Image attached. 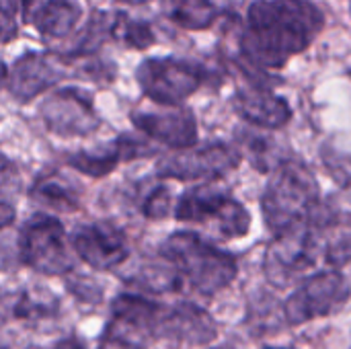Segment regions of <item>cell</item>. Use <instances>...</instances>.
Segmentation results:
<instances>
[{"instance_id":"30bf717a","label":"cell","mask_w":351,"mask_h":349,"mask_svg":"<svg viewBox=\"0 0 351 349\" xmlns=\"http://www.w3.org/2000/svg\"><path fill=\"white\" fill-rule=\"evenodd\" d=\"M241 163L243 154L239 148L226 142H208L165 156L156 167V175L177 181H216L237 171Z\"/></svg>"},{"instance_id":"8992f818","label":"cell","mask_w":351,"mask_h":349,"mask_svg":"<svg viewBox=\"0 0 351 349\" xmlns=\"http://www.w3.org/2000/svg\"><path fill=\"white\" fill-rule=\"evenodd\" d=\"M136 80L150 101L167 107H179L210 80V72L193 60L148 58L140 62Z\"/></svg>"},{"instance_id":"6da1fadb","label":"cell","mask_w":351,"mask_h":349,"mask_svg":"<svg viewBox=\"0 0 351 349\" xmlns=\"http://www.w3.org/2000/svg\"><path fill=\"white\" fill-rule=\"evenodd\" d=\"M325 27L323 10L311 0H255L241 35V70L249 78L284 68L306 51Z\"/></svg>"},{"instance_id":"2e32d148","label":"cell","mask_w":351,"mask_h":349,"mask_svg":"<svg viewBox=\"0 0 351 349\" xmlns=\"http://www.w3.org/2000/svg\"><path fill=\"white\" fill-rule=\"evenodd\" d=\"M218 335L216 321L199 306L191 302H179L165 306L156 339L187 344V346H206Z\"/></svg>"},{"instance_id":"484cf974","label":"cell","mask_w":351,"mask_h":349,"mask_svg":"<svg viewBox=\"0 0 351 349\" xmlns=\"http://www.w3.org/2000/svg\"><path fill=\"white\" fill-rule=\"evenodd\" d=\"M99 349H146V344L140 339H134L125 333H119L111 327L105 329Z\"/></svg>"},{"instance_id":"9c48e42d","label":"cell","mask_w":351,"mask_h":349,"mask_svg":"<svg viewBox=\"0 0 351 349\" xmlns=\"http://www.w3.org/2000/svg\"><path fill=\"white\" fill-rule=\"evenodd\" d=\"M351 296L350 282L337 269L304 278L284 300V317L290 325H306L339 313Z\"/></svg>"},{"instance_id":"4316f807","label":"cell","mask_w":351,"mask_h":349,"mask_svg":"<svg viewBox=\"0 0 351 349\" xmlns=\"http://www.w3.org/2000/svg\"><path fill=\"white\" fill-rule=\"evenodd\" d=\"M0 222H2V228H8V226L14 222V208H12V202L2 200V204H0Z\"/></svg>"},{"instance_id":"5b68a950","label":"cell","mask_w":351,"mask_h":349,"mask_svg":"<svg viewBox=\"0 0 351 349\" xmlns=\"http://www.w3.org/2000/svg\"><path fill=\"white\" fill-rule=\"evenodd\" d=\"M175 218L212 228L224 241L243 239L251 228V214L247 208L228 191L212 183L187 189L175 206Z\"/></svg>"},{"instance_id":"d6986e66","label":"cell","mask_w":351,"mask_h":349,"mask_svg":"<svg viewBox=\"0 0 351 349\" xmlns=\"http://www.w3.org/2000/svg\"><path fill=\"white\" fill-rule=\"evenodd\" d=\"M31 200L58 212H76L80 208L78 187L58 171H47L35 179Z\"/></svg>"},{"instance_id":"ac0fdd59","label":"cell","mask_w":351,"mask_h":349,"mask_svg":"<svg viewBox=\"0 0 351 349\" xmlns=\"http://www.w3.org/2000/svg\"><path fill=\"white\" fill-rule=\"evenodd\" d=\"M82 19V8L74 0H47L39 4L33 14V27L49 39H66L70 37Z\"/></svg>"},{"instance_id":"ffe728a7","label":"cell","mask_w":351,"mask_h":349,"mask_svg":"<svg viewBox=\"0 0 351 349\" xmlns=\"http://www.w3.org/2000/svg\"><path fill=\"white\" fill-rule=\"evenodd\" d=\"M165 16L185 31L210 29L220 12L212 0H162Z\"/></svg>"},{"instance_id":"d4e9b609","label":"cell","mask_w":351,"mask_h":349,"mask_svg":"<svg viewBox=\"0 0 351 349\" xmlns=\"http://www.w3.org/2000/svg\"><path fill=\"white\" fill-rule=\"evenodd\" d=\"M19 0H2V43H10L19 31Z\"/></svg>"},{"instance_id":"4fadbf2b","label":"cell","mask_w":351,"mask_h":349,"mask_svg":"<svg viewBox=\"0 0 351 349\" xmlns=\"http://www.w3.org/2000/svg\"><path fill=\"white\" fill-rule=\"evenodd\" d=\"M154 148L146 142H142L136 136L130 134H119L115 140H109L105 144H99L97 148L90 150H78L66 156V163L93 179H101L109 173H113L117 169V165L121 163H130V160H138V158H146L152 156Z\"/></svg>"},{"instance_id":"44dd1931","label":"cell","mask_w":351,"mask_h":349,"mask_svg":"<svg viewBox=\"0 0 351 349\" xmlns=\"http://www.w3.org/2000/svg\"><path fill=\"white\" fill-rule=\"evenodd\" d=\"M111 39H117L119 43H123L125 47H132V49H148L156 43L150 23L132 19L125 12H113Z\"/></svg>"},{"instance_id":"cb8c5ba5","label":"cell","mask_w":351,"mask_h":349,"mask_svg":"<svg viewBox=\"0 0 351 349\" xmlns=\"http://www.w3.org/2000/svg\"><path fill=\"white\" fill-rule=\"evenodd\" d=\"M171 210V191L165 185L152 187L146 197L142 200V212L150 220H160L169 214Z\"/></svg>"},{"instance_id":"83f0119b","label":"cell","mask_w":351,"mask_h":349,"mask_svg":"<svg viewBox=\"0 0 351 349\" xmlns=\"http://www.w3.org/2000/svg\"><path fill=\"white\" fill-rule=\"evenodd\" d=\"M53 349H86L84 348V344L78 339V337H74V335H70V337H64V339H60Z\"/></svg>"},{"instance_id":"5bb4252c","label":"cell","mask_w":351,"mask_h":349,"mask_svg":"<svg viewBox=\"0 0 351 349\" xmlns=\"http://www.w3.org/2000/svg\"><path fill=\"white\" fill-rule=\"evenodd\" d=\"M130 119L136 130L167 148L181 150L197 144V121L193 111L181 105L171 111H134Z\"/></svg>"},{"instance_id":"9a60e30c","label":"cell","mask_w":351,"mask_h":349,"mask_svg":"<svg viewBox=\"0 0 351 349\" xmlns=\"http://www.w3.org/2000/svg\"><path fill=\"white\" fill-rule=\"evenodd\" d=\"M232 107L253 128L280 130L292 119V107L286 99L271 93V84L249 80L232 97Z\"/></svg>"},{"instance_id":"7c38bea8","label":"cell","mask_w":351,"mask_h":349,"mask_svg":"<svg viewBox=\"0 0 351 349\" xmlns=\"http://www.w3.org/2000/svg\"><path fill=\"white\" fill-rule=\"evenodd\" d=\"M70 243L76 257L97 272H111L130 259V243L125 234L109 222L78 226L72 232Z\"/></svg>"},{"instance_id":"277c9868","label":"cell","mask_w":351,"mask_h":349,"mask_svg":"<svg viewBox=\"0 0 351 349\" xmlns=\"http://www.w3.org/2000/svg\"><path fill=\"white\" fill-rule=\"evenodd\" d=\"M165 257L181 276L183 284L204 296H214L228 288L239 274L234 255L218 249L197 232L177 230L160 247Z\"/></svg>"},{"instance_id":"4dcf8cb0","label":"cell","mask_w":351,"mask_h":349,"mask_svg":"<svg viewBox=\"0 0 351 349\" xmlns=\"http://www.w3.org/2000/svg\"><path fill=\"white\" fill-rule=\"evenodd\" d=\"M265 349H288V348H265Z\"/></svg>"},{"instance_id":"7a4b0ae2","label":"cell","mask_w":351,"mask_h":349,"mask_svg":"<svg viewBox=\"0 0 351 349\" xmlns=\"http://www.w3.org/2000/svg\"><path fill=\"white\" fill-rule=\"evenodd\" d=\"M70 76H84L107 82L113 78V68L101 60H93L90 56L25 51L10 66L4 64L2 70L4 88L19 103L33 101Z\"/></svg>"},{"instance_id":"f1b7e54d","label":"cell","mask_w":351,"mask_h":349,"mask_svg":"<svg viewBox=\"0 0 351 349\" xmlns=\"http://www.w3.org/2000/svg\"><path fill=\"white\" fill-rule=\"evenodd\" d=\"M220 10H226V12H230V10H237L239 6H243L245 4V0H212Z\"/></svg>"},{"instance_id":"52a82bcc","label":"cell","mask_w":351,"mask_h":349,"mask_svg":"<svg viewBox=\"0 0 351 349\" xmlns=\"http://www.w3.org/2000/svg\"><path fill=\"white\" fill-rule=\"evenodd\" d=\"M16 249L19 261L41 276H64L74 267L64 226L56 216H31L19 230Z\"/></svg>"},{"instance_id":"f546056e","label":"cell","mask_w":351,"mask_h":349,"mask_svg":"<svg viewBox=\"0 0 351 349\" xmlns=\"http://www.w3.org/2000/svg\"><path fill=\"white\" fill-rule=\"evenodd\" d=\"M19 2H21V14H23V19L29 21L31 14H33V10H35V4L39 0H19Z\"/></svg>"},{"instance_id":"8fae6325","label":"cell","mask_w":351,"mask_h":349,"mask_svg":"<svg viewBox=\"0 0 351 349\" xmlns=\"http://www.w3.org/2000/svg\"><path fill=\"white\" fill-rule=\"evenodd\" d=\"M39 115L43 125L62 138L88 136L101 125L93 97L76 86H66L49 95L39 105Z\"/></svg>"},{"instance_id":"ba28073f","label":"cell","mask_w":351,"mask_h":349,"mask_svg":"<svg viewBox=\"0 0 351 349\" xmlns=\"http://www.w3.org/2000/svg\"><path fill=\"white\" fill-rule=\"evenodd\" d=\"M321 239L323 234L317 222L276 234L263 257V272L269 284L286 288L313 269L321 249Z\"/></svg>"},{"instance_id":"3957f363","label":"cell","mask_w":351,"mask_h":349,"mask_svg":"<svg viewBox=\"0 0 351 349\" xmlns=\"http://www.w3.org/2000/svg\"><path fill=\"white\" fill-rule=\"evenodd\" d=\"M321 208L319 181L304 163L290 158L276 167L261 195V214L274 234L317 222Z\"/></svg>"},{"instance_id":"7402d4cb","label":"cell","mask_w":351,"mask_h":349,"mask_svg":"<svg viewBox=\"0 0 351 349\" xmlns=\"http://www.w3.org/2000/svg\"><path fill=\"white\" fill-rule=\"evenodd\" d=\"M58 313V300L53 296L47 294H39V292H21L19 296H14L12 302V317L19 321H27V323H37V321H45L51 319Z\"/></svg>"},{"instance_id":"603a6c76","label":"cell","mask_w":351,"mask_h":349,"mask_svg":"<svg viewBox=\"0 0 351 349\" xmlns=\"http://www.w3.org/2000/svg\"><path fill=\"white\" fill-rule=\"evenodd\" d=\"M239 140L243 142V146L249 152L251 163L255 165V169L259 171H269L274 163L282 165L284 160L280 158L278 150H276V142L271 140V136H263L261 132H253L249 130H241L239 132Z\"/></svg>"},{"instance_id":"e0dca14e","label":"cell","mask_w":351,"mask_h":349,"mask_svg":"<svg viewBox=\"0 0 351 349\" xmlns=\"http://www.w3.org/2000/svg\"><path fill=\"white\" fill-rule=\"evenodd\" d=\"M162 311L165 304L140 294H119L111 302V321L107 327L146 344V339H156Z\"/></svg>"}]
</instances>
